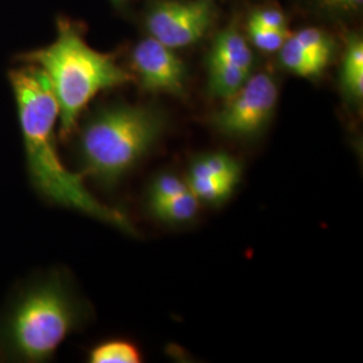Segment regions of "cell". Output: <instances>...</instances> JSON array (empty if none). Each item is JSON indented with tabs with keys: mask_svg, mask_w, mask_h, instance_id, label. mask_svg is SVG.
<instances>
[{
	"mask_svg": "<svg viewBox=\"0 0 363 363\" xmlns=\"http://www.w3.org/2000/svg\"><path fill=\"white\" fill-rule=\"evenodd\" d=\"M277 99V85L271 76L265 73L250 76L213 117V124L226 136L250 138L268 123Z\"/></svg>",
	"mask_w": 363,
	"mask_h": 363,
	"instance_id": "cell-5",
	"label": "cell"
},
{
	"mask_svg": "<svg viewBox=\"0 0 363 363\" xmlns=\"http://www.w3.org/2000/svg\"><path fill=\"white\" fill-rule=\"evenodd\" d=\"M163 116L151 108L113 105L89 118L79 135L85 172L106 187L116 184L159 139Z\"/></svg>",
	"mask_w": 363,
	"mask_h": 363,
	"instance_id": "cell-4",
	"label": "cell"
},
{
	"mask_svg": "<svg viewBox=\"0 0 363 363\" xmlns=\"http://www.w3.org/2000/svg\"><path fill=\"white\" fill-rule=\"evenodd\" d=\"M342 86L347 96L361 100L363 96V42L361 37H351L342 62Z\"/></svg>",
	"mask_w": 363,
	"mask_h": 363,
	"instance_id": "cell-10",
	"label": "cell"
},
{
	"mask_svg": "<svg viewBox=\"0 0 363 363\" xmlns=\"http://www.w3.org/2000/svg\"><path fill=\"white\" fill-rule=\"evenodd\" d=\"M280 60L289 72L298 77H318L325 69L294 35H288L280 48Z\"/></svg>",
	"mask_w": 363,
	"mask_h": 363,
	"instance_id": "cell-11",
	"label": "cell"
},
{
	"mask_svg": "<svg viewBox=\"0 0 363 363\" xmlns=\"http://www.w3.org/2000/svg\"><path fill=\"white\" fill-rule=\"evenodd\" d=\"M77 304L55 276L27 283L0 318V351L23 362L52 357L77 325Z\"/></svg>",
	"mask_w": 363,
	"mask_h": 363,
	"instance_id": "cell-3",
	"label": "cell"
},
{
	"mask_svg": "<svg viewBox=\"0 0 363 363\" xmlns=\"http://www.w3.org/2000/svg\"><path fill=\"white\" fill-rule=\"evenodd\" d=\"M115 1H121V0H115Z\"/></svg>",
	"mask_w": 363,
	"mask_h": 363,
	"instance_id": "cell-21",
	"label": "cell"
},
{
	"mask_svg": "<svg viewBox=\"0 0 363 363\" xmlns=\"http://www.w3.org/2000/svg\"><path fill=\"white\" fill-rule=\"evenodd\" d=\"M10 82L23 138L28 177L33 187L52 203L74 208L96 220L133 233L128 217L96 199L82 178L61 160L55 143L60 106L45 72L34 64L15 67Z\"/></svg>",
	"mask_w": 363,
	"mask_h": 363,
	"instance_id": "cell-1",
	"label": "cell"
},
{
	"mask_svg": "<svg viewBox=\"0 0 363 363\" xmlns=\"http://www.w3.org/2000/svg\"><path fill=\"white\" fill-rule=\"evenodd\" d=\"M250 22L259 26L274 28V30H286V21L284 13L274 9H262L252 13L249 18Z\"/></svg>",
	"mask_w": 363,
	"mask_h": 363,
	"instance_id": "cell-19",
	"label": "cell"
},
{
	"mask_svg": "<svg viewBox=\"0 0 363 363\" xmlns=\"http://www.w3.org/2000/svg\"><path fill=\"white\" fill-rule=\"evenodd\" d=\"M186 190H189V184L179 179L178 177L162 175L156 179L152 189H151L150 206L171 199L177 195L182 194Z\"/></svg>",
	"mask_w": 363,
	"mask_h": 363,
	"instance_id": "cell-18",
	"label": "cell"
},
{
	"mask_svg": "<svg viewBox=\"0 0 363 363\" xmlns=\"http://www.w3.org/2000/svg\"><path fill=\"white\" fill-rule=\"evenodd\" d=\"M294 37L298 39L303 45V48L307 52H311L322 65L325 67L328 66L334 55V43L325 33L315 27H307L294 34Z\"/></svg>",
	"mask_w": 363,
	"mask_h": 363,
	"instance_id": "cell-16",
	"label": "cell"
},
{
	"mask_svg": "<svg viewBox=\"0 0 363 363\" xmlns=\"http://www.w3.org/2000/svg\"><path fill=\"white\" fill-rule=\"evenodd\" d=\"M190 174L210 175L238 183L241 169L233 157L225 154H213L198 159L193 164Z\"/></svg>",
	"mask_w": 363,
	"mask_h": 363,
	"instance_id": "cell-15",
	"label": "cell"
},
{
	"mask_svg": "<svg viewBox=\"0 0 363 363\" xmlns=\"http://www.w3.org/2000/svg\"><path fill=\"white\" fill-rule=\"evenodd\" d=\"M210 55L247 70H250L253 65L252 49L244 35L234 27H228L220 31L213 43Z\"/></svg>",
	"mask_w": 363,
	"mask_h": 363,
	"instance_id": "cell-9",
	"label": "cell"
},
{
	"mask_svg": "<svg viewBox=\"0 0 363 363\" xmlns=\"http://www.w3.org/2000/svg\"><path fill=\"white\" fill-rule=\"evenodd\" d=\"M247 33L256 48L262 52H272L280 50L284 40L288 37L286 30H274L268 27L259 26L249 21Z\"/></svg>",
	"mask_w": 363,
	"mask_h": 363,
	"instance_id": "cell-17",
	"label": "cell"
},
{
	"mask_svg": "<svg viewBox=\"0 0 363 363\" xmlns=\"http://www.w3.org/2000/svg\"><path fill=\"white\" fill-rule=\"evenodd\" d=\"M89 361L91 363H139L142 355L138 347L127 340H108L91 351Z\"/></svg>",
	"mask_w": 363,
	"mask_h": 363,
	"instance_id": "cell-14",
	"label": "cell"
},
{
	"mask_svg": "<svg viewBox=\"0 0 363 363\" xmlns=\"http://www.w3.org/2000/svg\"><path fill=\"white\" fill-rule=\"evenodd\" d=\"M187 184H189V189L199 201L217 203L232 194L237 183L229 179L210 177V175L190 174Z\"/></svg>",
	"mask_w": 363,
	"mask_h": 363,
	"instance_id": "cell-13",
	"label": "cell"
},
{
	"mask_svg": "<svg viewBox=\"0 0 363 363\" xmlns=\"http://www.w3.org/2000/svg\"><path fill=\"white\" fill-rule=\"evenodd\" d=\"M132 66L140 86L151 93L183 96L186 91L187 69L172 49L159 40H140L132 52Z\"/></svg>",
	"mask_w": 363,
	"mask_h": 363,
	"instance_id": "cell-7",
	"label": "cell"
},
{
	"mask_svg": "<svg viewBox=\"0 0 363 363\" xmlns=\"http://www.w3.org/2000/svg\"><path fill=\"white\" fill-rule=\"evenodd\" d=\"M325 7L350 13V11H357L362 7L363 0H319Z\"/></svg>",
	"mask_w": 363,
	"mask_h": 363,
	"instance_id": "cell-20",
	"label": "cell"
},
{
	"mask_svg": "<svg viewBox=\"0 0 363 363\" xmlns=\"http://www.w3.org/2000/svg\"><path fill=\"white\" fill-rule=\"evenodd\" d=\"M208 89L214 96L225 100L240 91L250 77V70L232 65L211 55H208Z\"/></svg>",
	"mask_w": 363,
	"mask_h": 363,
	"instance_id": "cell-8",
	"label": "cell"
},
{
	"mask_svg": "<svg viewBox=\"0 0 363 363\" xmlns=\"http://www.w3.org/2000/svg\"><path fill=\"white\" fill-rule=\"evenodd\" d=\"M23 60L40 67L52 84L60 106V135L67 138L78 117L100 91L130 82V73L113 57L97 52L67 22L58 25L57 38Z\"/></svg>",
	"mask_w": 363,
	"mask_h": 363,
	"instance_id": "cell-2",
	"label": "cell"
},
{
	"mask_svg": "<svg viewBox=\"0 0 363 363\" xmlns=\"http://www.w3.org/2000/svg\"><path fill=\"white\" fill-rule=\"evenodd\" d=\"M214 19L208 0H171L156 4L147 16V28L152 38L169 49L196 43Z\"/></svg>",
	"mask_w": 363,
	"mask_h": 363,
	"instance_id": "cell-6",
	"label": "cell"
},
{
	"mask_svg": "<svg viewBox=\"0 0 363 363\" xmlns=\"http://www.w3.org/2000/svg\"><path fill=\"white\" fill-rule=\"evenodd\" d=\"M156 217L166 222H186L191 220L199 208V199L189 189L164 202L151 205Z\"/></svg>",
	"mask_w": 363,
	"mask_h": 363,
	"instance_id": "cell-12",
	"label": "cell"
}]
</instances>
